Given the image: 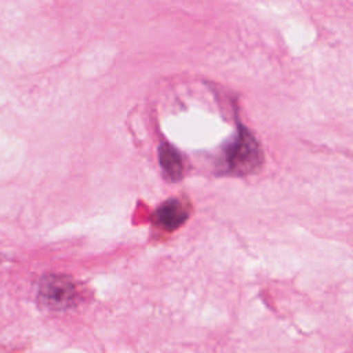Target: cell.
I'll return each instance as SVG.
<instances>
[{
	"mask_svg": "<svg viewBox=\"0 0 353 353\" xmlns=\"http://www.w3.org/2000/svg\"><path fill=\"white\" fill-rule=\"evenodd\" d=\"M188 218V210L178 200H168L154 214V222L167 230L179 228Z\"/></svg>",
	"mask_w": 353,
	"mask_h": 353,
	"instance_id": "3957f363",
	"label": "cell"
},
{
	"mask_svg": "<svg viewBox=\"0 0 353 353\" xmlns=\"http://www.w3.org/2000/svg\"><path fill=\"white\" fill-rule=\"evenodd\" d=\"M159 161L161 164L163 171L171 178L178 179L183 172V164L179 153L171 148L170 145L164 143L159 149Z\"/></svg>",
	"mask_w": 353,
	"mask_h": 353,
	"instance_id": "277c9868",
	"label": "cell"
},
{
	"mask_svg": "<svg viewBox=\"0 0 353 353\" xmlns=\"http://www.w3.org/2000/svg\"><path fill=\"white\" fill-rule=\"evenodd\" d=\"M262 161L263 156L258 141L240 124L234 141L226 150L228 170L236 175H248L255 172L262 165Z\"/></svg>",
	"mask_w": 353,
	"mask_h": 353,
	"instance_id": "6da1fadb",
	"label": "cell"
},
{
	"mask_svg": "<svg viewBox=\"0 0 353 353\" xmlns=\"http://www.w3.org/2000/svg\"><path fill=\"white\" fill-rule=\"evenodd\" d=\"M39 301L43 306L51 310H63L70 307L77 292L73 283L61 276H48L41 280L39 287Z\"/></svg>",
	"mask_w": 353,
	"mask_h": 353,
	"instance_id": "7a4b0ae2",
	"label": "cell"
}]
</instances>
